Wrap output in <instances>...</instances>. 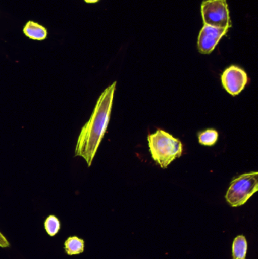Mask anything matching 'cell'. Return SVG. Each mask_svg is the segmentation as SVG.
<instances>
[{
    "label": "cell",
    "mask_w": 258,
    "mask_h": 259,
    "mask_svg": "<svg viewBox=\"0 0 258 259\" xmlns=\"http://www.w3.org/2000/svg\"><path fill=\"white\" fill-rule=\"evenodd\" d=\"M116 84L114 82L101 93L90 118L79 134L74 156L83 158L88 167L92 165L109 125Z\"/></svg>",
    "instance_id": "6da1fadb"
},
{
    "label": "cell",
    "mask_w": 258,
    "mask_h": 259,
    "mask_svg": "<svg viewBox=\"0 0 258 259\" xmlns=\"http://www.w3.org/2000/svg\"><path fill=\"white\" fill-rule=\"evenodd\" d=\"M148 142L153 160L162 168H167L183 154L181 141L163 130L159 129L154 134H149Z\"/></svg>",
    "instance_id": "7a4b0ae2"
},
{
    "label": "cell",
    "mask_w": 258,
    "mask_h": 259,
    "mask_svg": "<svg viewBox=\"0 0 258 259\" xmlns=\"http://www.w3.org/2000/svg\"><path fill=\"white\" fill-rule=\"evenodd\" d=\"M257 190V172L243 174L232 181L226 194V200L230 206H242Z\"/></svg>",
    "instance_id": "3957f363"
},
{
    "label": "cell",
    "mask_w": 258,
    "mask_h": 259,
    "mask_svg": "<svg viewBox=\"0 0 258 259\" xmlns=\"http://www.w3.org/2000/svg\"><path fill=\"white\" fill-rule=\"evenodd\" d=\"M201 16L204 24L217 28L232 27L227 0H205L201 3Z\"/></svg>",
    "instance_id": "277c9868"
},
{
    "label": "cell",
    "mask_w": 258,
    "mask_h": 259,
    "mask_svg": "<svg viewBox=\"0 0 258 259\" xmlns=\"http://www.w3.org/2000/svg\"><path fill=\"white\" fill-rule=\"evenodd\" d=\"M248 77L242 68L231 65L221 75V83L224 89L232 96H237L248 84Z\"/></svg>",
    "instance_id": "5b68a950"
},
{
    "label": "cell",
    "mask_w": 258,
    "mask_h": 259,
    "mask_svg": "<svg viewBox=\"0 0 258 259\" xmlns=\"http://www.w3.org/2000/svg\"><path fill=\"white\" fill-rule=\"evenodd\" d=\"M230 28H217L204 24L198 37V50L201 54H210Z\"/></svg>",
    "instance_id": "8992f818"
},
{
    "label": "cell",
    "mask_w": 258,
    "mask_h": 259,
    "mask_svg": "<svg viewBox=\"0 0 258 259\" xmlns=\"http://www.w3.org/2000/svg\"><path fill=\"white\" fill-rule=\"evenodd\" d=\"M23 33L33 40H44L46 39L48 31L43 26L33 21H29L23 29Z\"/></svg>",
    "instance_id": "52a82bcc"
},
{
    "label": "cell",
    "mask_w": 258,
    "mask_h": 259,
    "mask_svg": "<svg viewBox=\"0 0 258 259\" xmlns=\"http://www.w3.org/2000/svg\"><path fill=\"white\" fill-rule=\"evenodd\" d=\"M84 240L74 236L70 237L65 240V250L67 255H77L84 252Z\"/></svg>",
    "instance_id": "ba28073f"
},
{
    "label": "cell",
    "mask_w": 258,
    "mask_h": 259,
    "mask_svg": "<svg viewBox=\"0 0 258 259\" xmlns=\"http://www.w3.org/2000/svg\"><path fill=\"white\" fill-rule=\"evenodd\" d=\"M248 243L244 236H238L233 243V259H245Z\"/></svg>",
    "instance_id": "9c48e42d"
},
{
    "label": "cell",
    "mask_w": 258,
    "mask_h": 259,
    "mask_svg": "<svg viewBox=\"0 0 258 259\" xmlns=\"http://www.w3.org/2000/svg\"><path fill=\"white\" fill-rule=\"evenodd\" d=\"M218 140V132L216 130L207 129L198 134V141L203 146H214Z\"/></svg>",
    "instance_id": "30bf717a"
},
{
    "label": "cell",
    "mask_w": 258,
    "mask_h": 259,
    "mask_svg": "<svg viewBox=\"0 0 258 259\" xmlns=\"http://www.w3.org/2000/svg\"><path fill=\"white\" fill-rule=\"evenodd\" d=\"M45 231L50 237H55L60 231L61 223L56 216L49 215L45 219L44 223Z\"/></svg>",
    "instance_id": "8fae6325"
},
{
    "label": "cell",
    "mask_w": 258,
    "mask_h": 259,
    "mask_svg": "<svg viewBox=\"0 0 258 259\" xmlns=\"http://www.w3.org/2000/svg\"><path fill=\"white\" fill-rule=\"evenodd\" d=\"M9 246H10V243L8 241L6 237L0 232V247L4 248L5 249V248H9Z\"/></svg>",
    "instance_id": "7c38bea8"
},
{
    "label": "cell",
    "mask_w": 258,
    "mask_h": 259,
    "mask_svg": "<svg viewBox=\"0 0 258 259\" xmlns=\"http://www.w3.org/2000/svg\"><path fill=\"white\" fill-rule=\"evenodd\" d=\"M86 3H96L99 2L100 0H84Z\"/></svg>",
    "instance_id": "4fadbf2b"
}]
</instances>
